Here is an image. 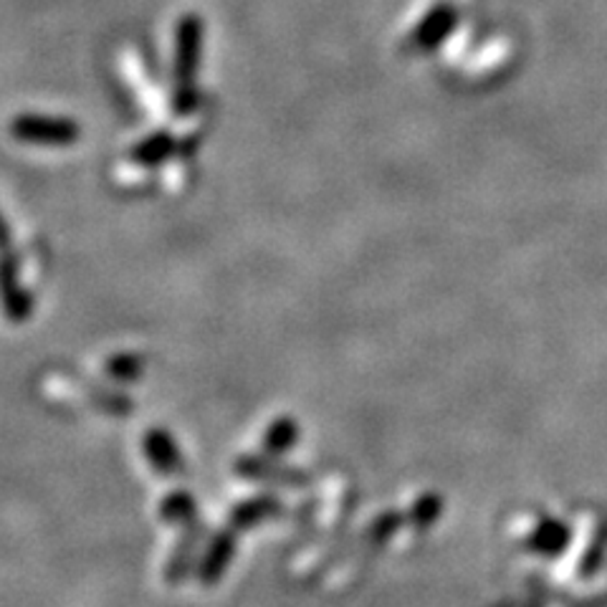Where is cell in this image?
Masks as SVG:
<instances>
[{"label": "cell", "instance_id": "obj_1", "mask_svg": "<svg viewBox=\"0 0 607 607\" xmlns=\"http://www.w3.org/2000/svg\"><path fill=\"white\" fill-rule=\"evenodd\" d=\"M11 134L26 145L41 147H69L79 140V124L74 119L63 117H46V115H21L13 117Z\"/></svg>", "mask_w": 607, "mask_h": 607}, {"label": "cell", "instance_id": "obj_2", "mask_svg": "<svg viewBox=\"0 0 607 607\" xmlns=\"http://www.w3.org/2000/svg\"><path fill=\"white\" fill-rule=\"evenodd\" d=\"M180 539L175 545L172 555L167 557L165 570H163V580L167 585L175 587L180 582H186L190 574L195 572L198 562H201V555L205 549V539H207V522L205 519H193L186 526H180Z\"/></svg>", "mask_w": 607, "mask_h": 607}, {"label": "cell", "instance_id": "obj_3", "mask_svg": "<svg viewBox=\"0 0 607 607\" xmlns=\"http://www.w3.org/2000/svg\"><path fill=\"white\" fill-rule=\"evenodd\" d=\"M203 49V21L198 15H186L175 34V76L180 86H190L195 79Z\"/></svg>", "mask_w": 607, "mask_h": 607}, {"label": "cell", "instance_id": "obj_4", "mask_svg": "<svg viewBox=\"0 0 607 607\" xmlns=\"http://www.w3.org/2000/svg\"><path fill=\"white\" fill-rule=\"evenodd\" d=\"M236 541H238V532L230 529V526H221V529L205 541L201 562H198V567H195L198 580H201L205 587L218 585V582L223 580L230 559H234V555H236Z\"/></svg>", "mask_w": 607, "mask_h": 607}, {"label": "cell", "instance_id": "obj_5", "mask_svg": "<svg viewBox=\"0 0 607 607\" xmlns=\"http://www.w3.org/2000/svg\"><path fill=\"white\" fill-rule=\"evenodd\" d=\"M142 451L152 466V471L159 476H180L186 471V459L175 443V438L165 428H152L142 441Z\"/></svg>", "mask_w": 607, "mask_h": 607}, {"label": "cell", "instance_id": "obj_6", "mask_svg": "<svg viewBox=\"0 0 607 607\" xmlns=\"http://www.w3.org/2000/svg\"><path fill=\"white\" fill-rule=\"evenodd\" d=\"M0 304L11 322H23L31 314V294L21 284L19 263L11 255H5L0 263Z\"/></svg>", "mask_w": 607, "mask_h": 607}, {"label": "cell", "instance_id": "obj_7", "mask_svg": "<svg viewBox=\"0 0 607 607\" xmlns=\"http://www.w3.org/2000/svg\"><path fill=\"white\" fill-rule=\"evenodd\" d=\"M278 511H282V504L274 497H253V499H246L241 504H236L230 509L228 514V522L226 526H230L234 532H246V529H253L255 524L266 522V519L276 516Z\"/></svg>", "mask_w": 607, "mask_h": 607}, {"label": "cell", "instance_id": "obj_8", "mask_svg": "<svg viewBox=\"0 0 607 607\" xmlns=\"http://www.w3.org/2000/svg\"><path fill=\"white\" fill-rule=\"evenodd\" d=\"M157 516H159V522H165V524L186 526L188 522L198 519V501L190 491L175 489L167 493L163 501H159Z\"/></svg>", "mask_w": 607, "mask_h": 607}, {"label": "cell", "instance_id": "obj_9", "mask_svg": "<svg viewBox=\"0 0 607 607\" xmlns=\"http://www.w3.org/2000/svg\"><path fill=\"white\" fill-rule=\"evenodd\" d=\"M234 471L236 476L249 478V481H297V476L289 474V471H282L276 463L261 459V455H243V459L236 461Z\"/></svg>", "mask_w": 607, "mask_h": 607}, {"label": "cell", "instance_id": "obj_10", "mask_svg": "<svg viewBox=\"0 0 607 607\" xmlns=\"http://www.w3.org/2000/svg\"><path fill=\"white\" fill-rule=\"evenodd\" d=\"M175 152V140L170 138V132H155L150 134L145 142L134 145L130 157L134 165H157L167 159Z\"/></svg>", "mask_w": 607, "mask_h": 607}, {"label": "cell", "instance_id": "obj_11", "mask_svg": "<svg viewBox=\"0 0 607 607\" xmlns=\"http://www.w3.org/2000/svg\"><path fill=\"white\" fill-rule=\"evenodd\" d=\"M142 370H145V367H142V359L134 355H115L107 362V374L117 382L138 380Z\"/></svg>", "mask_w": 607, "mask_h": 607}, {"label": "cell", "instance_id": "obj_12", "mask_svg": "<svg viewBox=\"0 0 607 607\" xmlns=\"http://www.w3.org/2000/svg\"><path fill=\"white\" fill-rule=\"evenodd\" d=\"M294 436H297V430H294L291 420H276L274 426L269 428L263 445H266V451L271 453H284L294 443Z\"/></svg>", "mask_w": 607, "mask_h": 607}, {"label": "cell", "instance_id": "obj_13", "mask_svg": "<svg viewBox=\"0 0 607 607\" xmlns=\"http://www.w3.org/2000/svg\"><path fill=\"white\" fill-rule=\"evenodd\" d=\"M172 107L178 115H190L198 107V92L193 90V86H180V92H178V97H175L172 102Z\"/></svg>", "mask_w": 607, "mask_h": 607}, {"label": "cell", "instance_id": "obj_14", "mask_svg": "<svg viewBox=\"0 0 607 607\" xmlns=\"http://www.w3.org/2000/svg\"><path fill=\"white\" fill-rule=\"evenodd\" d=\"M8 241H11V230H8V223L3 218V213H0V249H5Z\"/></svg>", "mask_w": 607, "mask_h": 607}]
</instances>
